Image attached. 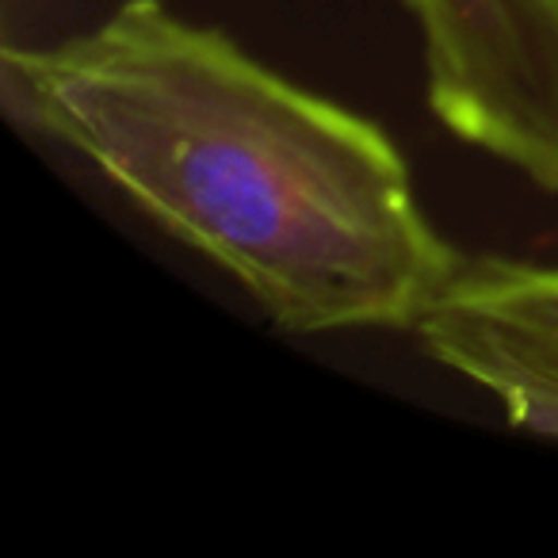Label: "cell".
Returning a JSON list of instances; mask_svg holds the SVG:
<instances>
[{
    "instance_id": "cell-1",
    "label": "cell",
    "mask_w": 558,
    "mask_h": 558,
    "mask_svg": "<svg viewBox=\"0 0 558 558\" xmlns=\"http://www.w3.org/2000/svg\"><path fill=\"white\" fill-rule=\"evenodd\" d=\"M32 131L116 184L303 337L413 329L456 264L375 119L295 85L165 0L4 47Z\"/></svg>"
},
{
    "instance_id": "cell-3",
    "label": "cell",
    "mask_w": 558,
    "mask_h": 558,
    "mask_svg": "<svg viewBox=\"0 0 558 558\" xmlns=\"http://www.w3.org/2000/svg\"><path fill=\"white\" fill-rule=\"evenodd\" d=\"M410 333L512 428L558 440V260L459 253Z\"/></svg>"
},
{
    "instance_id": "cell-2",
    "label": "cell",
    "mask_w": 558,
    "mask_h": 558,
    "mask_svg": "<svg viewBox=\"0 0 558 558\" xmlns=\"http://www.w3.org/2000/svg\"><path fill=\"white\" fill-rule=\"evenodd\" d=\"M456 138L558 192V0H402Z\"/></svg>"
}]
</instances>
